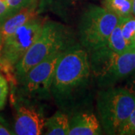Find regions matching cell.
Returning a JSON list of instances; mask_svg holds the SVG:
<instances>
[{"instance_id": "cell-13", "label": "cell", "mask_w": 135, "mask_h": 135, "mask_svg": "<svg viewBox=\"0 0 135 135\" xmlns=\"http://www.w3.org/2000/svg\"><path fill=\"white\" fill-rule=\"evenodd\" d=\"M132 0H101V5L119 18L132 16Z\"/></svg>"}, {"instance_id": "cell-9", "label": "cell", "mask_w": 135, "mask_h": 135, "mask_svg": "<svg viewBox=\"0 0 135 135\" xmlns=\"http://www.w3.org/2000/svg\"><path fill=\"white\" fill-rule=\"evenodd\" d=\"M69 135H101L103 134L98 116L92 112L76 110L69 116Z\"/></svg>"}, {"instance_id": "cell-20", "label": "cell", "mask_w": 135, "mask_h": 135, "mask_svg": "<svg viewBox=\"0 0 135 135\" xmlns=\"http://www.w3.org/2000/svg\"><path fill=\"white\" fill-rule=\"evenodd\" d=\"M124 87H126L127 89H128L130 92L135 95V68L127 78L126 86Z\"/></svg>"}, {"instance_id": "cell-8", "label": "cell", "mask_w": 135, "mask_h": 135, "mask_svg": "<svg viewBox=\"0 0 135 135\" xmlns=\"http://www.w3.org/2000/svg\"><path fill=\"white\" fill-rule=\"evenodd\" d=\"M44 122L45 119L39 111L25 104H19L16 108L15 134H42Z\"/></svg>"}, {"instance_id": "cell-4", "label": "cell", "mask_w": 135, "mask_h": 135, "mask_svg": "<svg viewBox=\"0 0 135 135\" xmlns=\"http://www.w3.org/2000/svg\"><path fill=\"white\" fill-rule=\"evenodd\" d=\"M134 107L135 95L126 87L101 89L97 94L96 108L103 132L117 134Z\"/></svg>"}, {"instance_id": "cell-11", "label": "cell", "mask_w": 135, "mask_h": 135, "mask_svg": "<svg viewBox=\"0 0 135 135\" xmlns=\"http://www.w3.org/2000/svg\"><path fill=\"white\" fill-rule=\"evenodd\" d=\"M39 13L38 1L11 15L0 25V35L4 41L20 26L37 17Z\"/></svg>"}, {"instance_id": "cell-5", "label": "cell", "mask_w": 135, "mask_h": 135, "mask_svg": "<svg viewBox=\"0 0 135 135\" xmlns=\"http://www.w3.org/2000/svg\"><path fill=\"white\" fill-rule=\"evenodd\" d=\"M119 18L102 6L89 4L83 9L77 25V38L88 53L106 46Z\"/></svg>"}, {"instance_id": "cell-22", "label": "cell", "mask_w": 135, "mask_h": 135, "mask_svg": "<svg viewBox=\"0 0 135 135\" xmlns=\"http://www.w3.org/2000/svg\"><path fill=\"white\" fill-rule=\"evenodd\" d=\"M2 44H3V40L1 37L0 35V71L2 70V64H1V60H2Z\"/></svg>"}, {"instance_id": "cell-12", "label": "cell", "mask_w": 135, "mask_h": 135, "mask_svg": "<svg viewBox=\"0 0 135 135\" xmlns=\"http://www.w3.org/2000/svg\"><path fill=\"white\" fill-rule=\"evenodd\" d=\"M69 116L62 110L56 112L45 119L44 134L46 135H69Z\"/></svg>"}, {"instance_id": "cell-7", "label": "cell", "mask_w": 135, "mask_h": 135, "mask_svg": "<svg viewBox=\"0 0 135 135\" xmlns=\"http://www.w3.org/2000/svg\"><path fill=\"white\" fill-rule=\"evenodd\" d=\"M63 52L55 53L44 59L31 68L24 76L20 79L18 82L24 95L46 98L51 95L50 89L55 69Z\"/></svg>"}, {"instance_id": "cell-2", "label": "cell", "mask_w": 135, "mask_h": 135, "mask_svg": "<svg viewBox=\"0 0 135 135\" xmlns=\"http://www.w3.org/2000/svg\"><path fill=\"white\" fill-rule=\"evenodd\" d=\"M75 43L76 37L70 27L54 20L44 21L38 36L14 68L15 79L18 81L31 68Z\"/></svg>"}, {"instance_id": "cell-1", "label": "cell", "mask_w": 135, "mask_h": 135, "mask_svg": "<svg viewBox=\"0 0 135 135\" xmlns=\"http://www.w3.org/2000/svg\"><path fill=\"white\" fill-rule=\"evenodd\" d=\"M92 80L89 53L77 42L65 50L59 59L51 96L62 111H75L88 99Z\"/></svg>"}, {"instance_id": "cell-16", "label": "cell", "mask_w": 135, "mask_h": 135, "mask_svg": "<svg viewBox=\"0 0 135 135\" xmlns=\"http://www.w3.org/2000/svg\"><path fill=\"white\" fill-rule=\"evenodd\" d=\"M117 134L135 135V107L125 122L122 125Z\"/></svg>"}, {"instance_id": "cell-17", "label": "cell", "mask_w": 135, "mask_h": 135, "mask_svg": "<svg viewBox=\"0 0 135 135\" xmlns=\"http://www.w3.org/2000/svg\"><path fill=\"white\" fill-rule=\"evenodd\" d=\"M38 1V0H7V6L9 9L11 15H13Z\"/></svg>"}, {"instance_id": "cell-6", "label": "cell", "mask_w": 135, "mask_h": 135, "mask_svg": "<svg viewBox=\"0 0 135 135\" xmlns=\"http://www.w3.org/2000/svg\"><path fill=\"white\" fill-rule=\"evenodd\" d=\"M43 20L38 16L20 26L3 41L2 49V70L13 72L14 68L25 55L38 36L42 29Z\"/></svg>"}, {"instance_id": "cell-19", "label": "cell", "mask_w": 135, "mask_h": 135, "mask_svg": "<svg viewBox=\"0 0 135 135\" xmlns=\"http://www.w3.org/2000/svg\"><path fill=\"white\" fill-rule=\"evenodd\" d=\"M11 16V15L7 5L4 2L0 0V25Z\"/></svg>"}, {"instance_id": "cell-10", "label": "cell", "mask_w": 135, "mask_h": 135, "mask_svg": "<svg viewBox=\"0 0 135 135\" xmlns=\"http://www.w3.org/2000/svg\"><path fill=\"white\" fill-rule=\"evenodd\" d=\"M96 0H38L39 12L50 11L65 20ZM83 11V10H82Z\"/></svg>"}, {"instance_id": "cell-21", "label": "cell", "mask_w": 135, "mask_h": 135, "mask_svg": "<svg viewBox=\"0 0 135 135\" xmlns=\"http://www.w3.org/2000/svg\"><path fill=\"white\" fill-rule=\"evenodd\" d=\"M15 134V133H12L10 130H8L5 126H3L2 123H0V135H11Z\"/></svg>"}, {"instance_id": "cell-18", "label": "cell", "mask_w": 135, "mask_h": 135, "mask_svg": "<svg viewBox=\"0 0 135 135\" xmlns=\"http://www.w3.org/2000/svg\"><path fill=\"white\" fill-rule=\"evenodd\" d=\"M9 92V86L6 77L0 73V110L5 107Z\"/></svg>"}, {"instance_id": "cell-23", "label": "cell", "mask_w": 135, "mask_h": 135, "mask_svg": "<svg viewBox=\"0 0 135 135\" xmlns=\"http://www.w3.org/2000/svg\"><path fill=\"white\" fill-rule=\"evenodd\" d=\"M132 15L135 17V0H132Z\"/></svg>"}, {"instance_id": "cell-14", "label": "cell", "mask_w": 135, "mask_h": 135, "mask_svg": "<svg viewBox=\"0 0 135 135\" xmlns=\"http://www.w3.org/2000/svg\"><path fill=\"white\" fill-rule=\"evenodd\" d=\"M122 36L129 49L135 47V17L132 15L119 19Z\"/></svg>"}, {"instance_id": "cell-3", "label": "cell", "mask_w": 135, "mask_h": 135, "mask_svg": "<svg viewBox=\"0 0 135 135\" xmlns=\"http://www.w3.org/2000/svg\"><path fill=\"white\" fill-rule=\"evenodd\" d=\"M88 53L92 78L100 89L115 86L134 70L135 47L117 53L104 46Z\"/></svg>"}, {"instance_id": "cell-15", "label": "cell", "mask_w": 135, "mask_h": 135, "mask_svg": "<svg viewBox=\"0 0 135 135\" xmlns=\"http://www.w3.org/2000/svg\"><path fill=\"white\" fill-rule=\"evenodd\" d=\"M107 47L110 48L111 50L117 53H122L126 52V50H129L126 44V41L122 36V31H121L120 25L118 22V24L113 29L111 32L110 35L107 43Z\"/></svg>"}]
</instances>
